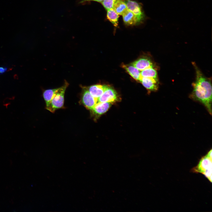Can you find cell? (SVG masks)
<instances>
[{
  "label": "cell",
  "mask_w": 212,
  "mask_h": 212,
  "mask_svg": "<svg viewBox=\"0 0 212 212\" xmlns=\"http://www.w3.org/2000/svg\"><path fill=\"white\" fill-rule=\"evenodd\" d=\"M192 64L195 69L196 77L195 82L192 84L193 90L189 97L203 104L211 115L212 89L211 80L203 74L195 62H193Z\"/></svg>",
  "instance_id": "obj_1"
},
{
  "label": "cell",
  "mask_w": 212,
  "mask_h": 212,
  "mask_svg": "<svg viewBox=\"0 0 212 212\" xmlns=\"http://www.w3.org/2000/svg\"><path fill=\"white\" fill-rule=\"evenodd\" d=\"M193 173H201L212 182V149L201 159L198 165L191 170Z\"/></svg>",
  "instance_id": "obj_2"
},
{
  "label": "cell",
  "mask_w": 212,
  "mask_h": 212,
  "mask_svg": "<svg viewBox=\"0 0 212 212\" xmlns=\"http://www.w3.org/2000/svg\"><path fill=\"white\" fill-rule=\"evenodd\" d=\"M68 83L65 81L64 85L59 87L56 94L51 100L49 106L46 109L52 112L63 107L65 92Z\"/></svg>",
  "instance_id": "obj_3"
},
{
  "label": "cell",
  "mask_w": 212,
  "mask_h": 212,
  "mask_svg": "<svg viewBox=\"0 0 212 212\" xmlns=\"http://www.w3.org/2000/svg\"><path fill=\"white\" fill-rule=\"evenodd\" d=\"M117 93L112 87L107 85L102 94L97 99V102H108L111 103L120 101Z\"/></svg>",
  "instance_id": "obj_4"
},
{
  "label": "cell",
  "mask_w": 212,
  "mask_h": 212,
  "mask_svg": "<svg viewBox=\"0 0 212 212\" xmlns=\"http://www.w3.org/2000/svg\"><path fill=\"white\" fill-rule=\"evenodd\" d=\"M80 102L87 109L91 110L97 102V99L90 93L87 87H82Z\"/></svg>",
  "instance_id": "obj_5"
},
{
  "label": "cell",
  "mask_w": 212,
  "mask_h": 212,
  "mask_svg": "<svg viewBox=\"0 0 212 212\" xmlns=\"http://www.w3.org/2000/svg\"><path fill=\"white\" fill-rule=\"evenodd\" d=\"M130 64L140 71L150 67L157 68L155 64L151 59L147 57H144L140 58Z\"/></svg>",
  "instance_id": "obj_6"
},
{
  "label": "cell",
  "mask_w": 212,
  "mask_h": 212,
  "mask_svg": "<svg viewBox=\"0 0 212 212\" xmlns=\"http://www.w3.org/2000/svg\"><path fill=\"white\" fill-rule=\"evenodd\" d=\"M127 9L136 16L142 21L144 19V15L140 5L135 1L130 0H124Z\"/></svg>",
  "instance_id": "obj_7"
},
{
  "label": "cell",
  "mask_w": 212,
  "mask_h": 212,
  "mask_svg": "<svg viewBox=\"0 0 212 212\" xmlns=\"http://www.w3.org/2000/svg\"><path fill=\"white\" fill-rule=\"evenodd\" d=\"M139 82L147 90L148 93H150L153 92H156L158 89L159 84L158 80L140 76Z\"/></svg>",
  "instance_id": "obj_8"
},
{
  "label": "cell",
  "mask_w": 212,
  "mask_h": 212,
  "mask_svg": "<svg viewBox=\"0 0 212 212\" xmlns=\"http://www.w3.org/2000/svg\"><path fill=\"white\" fill-rule=\"evenodd\" d=\"M111 104L108 102H98L90 111L95 118L97 119L107 111L111 105Z\"/></svg>",
  "instance_id": "obj_9"
},
{
  "label": "cell",
  "mask_w": 212,
  "mask_h": 212,
  "mask_svg": "<svg viewBox=\"0 0 212 212\" xmlns=\"http://www.w3.org/2000/svg\"><path fill=\"white\" fill-rule=\"evenodd\" d=\"M122 15L124 23L127 25H135L141 22L136 16L128 9Z\"/></svg>",
  "instance_id": "obj_10"
},
{
  "label": "cell",
  "mask_w": 212,
  "mask_h": 212,
  "mask_svg": "<svg viewBox=\"0 0 212 212\" xmlns=\"http://www.w3.org/2000/svg\"><path fill=\"white\" fill-rule=\"evenodd\" d=\"M107 86L97 84L87 87L90 94L93 97L97 99L102 94Z\"/></svg>",
  "instance_id": "obj_11"
},
{
  "label": "cell",
  "mask_w": 212,
  "mask_h": 212,
  "mask_svg": "<svg viewBox=\"0 0 212 212\" xmlns=\"http://www.w3.org/2000/svg\"><path fill=\"white\" fill-rule=\"evenodd\" d=\"M121 66L134 79L139 81L140 71L131 64H122Z\"/></svg>",
  "instance_id": "obj_12"
},
{
  "label": "cell",
  "mask_w": 212,
  "mask_h": 212,
  "mask_svg": "<svg viewBox=\"0 0 212 212\" xmlns=\"http://www.w3.org/2000/svg\"><path fill=\"white\" fill-rule=\"evenodd\" d=\"M59 89V88L48 89L44 92L43 95L45 102L46 108L49 106L51 100L56 94Z\"/></svg>",
  "instance_id": "obj_13"
},
{
  "label": "cell",
  "mask_w": 212,
  "mask_h": 212,
  "mask_svg": "<svg viewBox=\"0 0 212 212\" xmlns=\"http://www.w3.org/2000/svg\"><path fill=\"white\" fill-rule=\"evenodd\" d=\"M156 69L155 67H150L141 71L140 76L158 80Z\"/></svg>",
  "instance_id": "obj_14"
},
{
  "label": "cell",
  "mask_w": 212,
  "mask_h": 212,
  "mask_svg": "<svg viewBox=\"0 0 212 212\" xmlns=\"http://www.w3.org/2000/svg\"><path fill=\"white\" fill-rule=\"evenodd\" d=\"M112 8L118 14L121 15L128 9L124 0H117Z\"/></svg>",
  "instance_id": "obj_15"
},
{
  "label": "cell",
  "mask_w": 212,
  "mask_h": 212,
  "mask_svg": "<svg viewBox=\"0 0 212 212\" xmlns=\"http://www.w3.org/2000/svg\"><path fill=\"white\" fill-rule=\"evenodd\" d=\"M107 18L113 24L114 26L117 27L118 24V14L113 8L107 10Z\"/></svg>",
  "instance_id": "obj_16"
},
{
  "label": "cell",
  "mask_w": 212,
  "mask_h": 212,
  "mask_svg": "<svg viewBox=\"0 0 212 212\" xmlns=\"http://www.w3.org/2000/svg\"><path fill=\"white\" fill-rule=\"evenodd\" d=\"M117 0H104L101 2L102 6L107 10L112 8L113 5Z\"/></svg>",
  "instance_id": "obj_17"
},
{
  "label": "cell",
  "mask_w": 212,
  "mask_h": 212,
  "mask_svg": "<svg viewBox=\"0 0 212 212\" xmlns=\"http://www.w3.org/2000/svg\"><path fill=\"white\" fill-rule=\"evenodd\" d=\"M7 68L5 67H0V74L5 73L6 71Z\"/></svg>",
  "instance_id": "obj_18"
},
{
  "label": "cell",
  "mask_w": 212,
  "mask_h": 212,
  "mask_svg": "<svg viewBox=\"0 0 212 212\" xmlns=\"http://www.w3.org/2000/svg\"><path fill=\"white\" fill-rule=\"evenodd\" d=\"M104 0H84V1H97L99 2H101L102 1H103Z\"/></svg>",
  "instance_id": "obj_19"
}]
</instances>
